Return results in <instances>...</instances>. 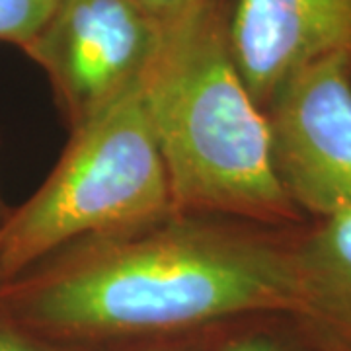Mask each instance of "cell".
<instances>
[{
  "label": "cell",
  "mask_w": 351,
  "mask_h": 351,
  "mask_svg": "<svg viewBox=\"0 0 351 351\" xmlns=\"http://www.w3.org/2000/svg\"><path fill=\"white\" fill-rule=\"evenodd\" d=\"M299 308L291 244L174 223L108 237L4 299L45 334L172 330L250 311Z\"/></svg>",
  "instance_id": "6da1fadb"
},
{
  "label": "cell",
  "mask_w": 351,
  "mask_h": 351,
  "mask_svg": "<svg viewBox=\"0 0 351 351\" xmlns=\"http://www.w3.org/2000/svg\"><path fill=\"white\" fill-rule=\"evenodd\" d=\"M226 22L225 0H217L164 25L143 82L176 211L299 221L302 213L277 180L265 112L240 76Z\"/></svg>",
  "instance_id": "7a4b0ae2"
},
{
  "label": "cell",
  "mask_w": 351,
  "mask_h": 351,
  "mask_svg": "<svg viewBox=\"0 0 351 351\" xmlns=\"http://www.w3.org/2000/svg\"><path fill=\"white\" fill-rule=\"evenodd\" d=\"M174 197L143 86L73 129L61 160L0 226V277L66 242L162 223Z\"/></svg>",
  "instance_id": "3957f363"
},
{
  "label": "cell",
  "mask_w": 351,
  "mask_h": 351,
  "mask_svg": "<svg viewBox=\"0 0 351 351\" xmlns=\"http://www.w3.org/2000/svg\"><path fill=\"white\" fill-rule=\"evenodd\" d=\"M162 36L135 0H55L24 51L49 76L75 129L143 86Z\"/></svg>",
  "instance_id": "277c9868"
},
{
  "label": "cell",
  "mask_w": 351,
  "mask_h": 351,
  "mask_svg": "<svg viewBox=\"0 0 351 351\" xmlns=\"http://www.w3.org/2000/svg\"><path fill=\"white\" fill-rule=\"evenodd\" d=\"M263 112L274 170L291 203L316 219L351 209V55L295 73Z\"/></svg>",
  "instance_id": "5b68a950"
},
{
  "label": "cell",
  "mask_w": 351,
  "mask_h": 351,
  "mask_svg": "<svg viewBox=\"0 0 351 351\" xmlns=\"http://www.w3.org/2000/svg\"><path fill=\"white\" fill-rule=\"evenodd\" d=\"M226 32L240 76L263 110L295 73L351 55V0H234Z\"/></svg>",
  "instance_id": "8992f818"
},
{
  "label": "cell",
  "mask_w": 351,
  "mask_h": 351,
  "mask_svg": "<svg viewBox=\"0 0 351 351\" xmlns=\"http://www.w3.org/2000/svg\"><path fill=\"white\" fill-rule=\"evenodd\" d=\"M291 254L299 308L351 322V209L316 219Z\"/></svg>",
  "instance_id": "52a82bcc"
},
{
  "label": "cell",
  "mask_w": 351,
  "mask_h": 351,
  "mask_svg": "<svg viewBox=\"0 0 351 351\" xmlns=\"http://www.w3.org/2000/svg\"><path fill=\"white\" fill-rule=\"evenodd\" d=\"M55 0H0V41L24 49L47 20Z\"/></svg>",
  "instance_id": "ba28073f"
},
{
  "label": "cell",
  "mask_w": 351,
  "mask_h": 351,
  "mask_svg": "<svg viewBox=\"0 0 351 351\" xmlns=\"http://www.w3.org/2000/svg\"><path fill=\"white\" fill-rule=\"evenodd\" d=\"M135 2L145 12L151 14L156 22L168 25L217 0H135Z\"/></svg>",
  "instance_id": "9c48e42d"
},
{
  "label": "cell",
  "mask_w": 351,
  "mask_h": 351,
  "mask_svg": "<svg viewBox=\"0 0 351 351\" xmlns=\"http://www.w3.org/2000/svg\"><path fill=\"white\" fill-rule=\"evenodd\" d=\"M0 351H55L10 318H0Z\"/></svg>",
  "instance_id": "30bf717a"
},
{
  "label": "cell",
  "mask_w": 351,
  "mask_h": 351,
  "mask_svg": "<svg viewBox=\"0 0 351 351\" xmlns=\"http://www.w3.org/2000/svg\"><path fill=\"white\" fill-rule=\"evenodd\" d=\"M226 351H279V350H277L271 341H267V339L254 338V339H244V341H239V343H234L232 348H228Z\"/></svg>",
  "instance_id": "8fae6325"
}]
</instances>
